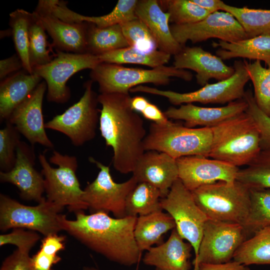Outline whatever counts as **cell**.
Listing matches in <instances>:
<instances>
[{"instance_id":"4fadbf2b","label":"cell","mask_w":270,"mask_h":270,"mask_svg":"<svg viewBox=\"0 0 270 270\" xmlns=\"http://www.w3.org/2000/svg\"><path fill=\"white\" fill-rule=\"evenodd\" d=\"M101 62L98 56L57 50L54 58L46 64L34 67L32 73L46 82L48 102L64 104L71 96L70 88L66 85L68 79L80 70L94 69Z\"/></svg>"},{"instance_id":"30bf717a","label":"cell","mask_w":270,"mask_h":270,"mask_svg":"<svg viewBox=\"0 0 270 270\" xmlns=\"http://www.w3.org/2000/svg\"><path fill=\"white\" fill-rule=\"evenodd\" d=\"M61 207L46 200L34 206L23 204L3 194H0V230L22 228L38 232L44 236L58 234L62 229L58 216Z\"/></svg>"},{"instance_id":"5b68a950","label":"cell","mask_w":270,"mask_h":270,"mask_svg":"<svg viewBox=\"0 0 270 270\" xmlns=\"http://www.w3.org/2000/svg\"><path fill=\"white\" fill-rule=\"evenodd\" d=\"M90 75L91 80L98 83L100 94H129L130 89L144 84L165 86L172 77L186 82L193 77L190 71L173 66L144 69L106 62L98 64L90 70Z\"/></svg>"},{"instance_id":"60d3db41","label":"cell","mask_w":270,"mask_h":270,"mask_svg":"<svg viewBox=\"0 0 270 270\" xmlns=\"http://www.w3.org/2000/svg\"><path fill=\"white\" fill-rule=\"evenodd\" d=\"M20 134L16 127L6 121L0 130V168L2 172H8L14 166L16 149L20 142Z\"/></svg>"},{"instance_id":"44dd1931","label":"cell","mask_w":270,"mask_h":270,"mask_svg":"<svg viewBox=\"0 0 270 270\" xmlns=\"http://www.w3.org/2000/svg\"><path fill=\"white\" fill-rule=\"evenodd\" d=\"M248 104L243 98L221 107H202L192 103L178 108L170 106L164 113L168 118L184 121V126L212 128L246 112Z\"/></svg>"},{"instance_id":"603a6c76","label":"cell","mask_w":270,"mask_h":270,"mask_svg":"<svg viewBox=\"0 0 270 270\" xmlns=\"http://www.w3.org/2000/svg\"><path fill=\"white\" fill-rule=\"evenodd\" d=\"M192 249V245L185 242L174 228L166 242L146 251L142 262L160 270H190Z\"/></svg>"},{"instance_id":"484cf974","label":"cell","mask_w":270,"mask_h":270,"mask_svg":"<svg viewBox=\"0 0 270 270\" xmlns=\"http://www.w3.org/2000/svg\"><path fill=\"white\" fill-rule=\"evenodd\" d=\"M42 80L36 74L24 70L0 81V122L8 120L14 110L32 92Z\"/></svg>"},{"instance_id":"83f0119b","label":"cell","mask_w":270,"mask_h":270,"mask_svg":"<svg viewBox=\"0 0 270 270\" xmlns=\"http://www.w3.org/2000/svg\"><path fill=\"white\" fill-rule=\"evenodd\" d=\"M212 45L220 48L216 53L222 60L242 58L262 60L268 66L270 64V36H259L232 42L219 40Z\"/></svg>"},{"instance_id":"836d02e7","label":"cell","mask_w":270,"mask_h":270,"mask_svg":"<svg viewBox=\"0 0 270 270\" xmlns=\"http://www.w3.org/2000/svg\"><path fill=\"white\" fill-rule=\"evenodd\" d=\"M250 206L242 226L248 236L270 226V188H250Z\"/></svg>"},{"instance_id":"ffe728a7","label":"cell","mask_w":270,"mask_h":270,"mask_svg":"<svg viewBox=\"0 0 270 270\" xmlns=\"http://www.w3.org/2000/svg\"><path fill=\"white\" fill-rule=\"evenodd\" d=\"M173 66L195 72L196 82L202 86L210 79L221 81L228 78L235 71L233 66H227L220 57L200 46H184L174 56Z\"/></svg>"},{"instance_id":"d6a6232c","label":"cell","mask_w":270,"mask_h":270,"mask_svg":"<svg viewBox=\"0 0 270 270\" xmlns=\"http://www.w3.org/2000/svg\"><path fill=\"white\" fill-rule=\"evenodd\" d=\"M102 62L122 64H137L152 68L165 66L169 62L171 56L157 50L149 53L139 52L134 48L128 46L98 56Z\"/></svg>"},{"instance_id":"f1b7e54d","label":"cell","mask_w":270,"mask_h":270,"mask_svg":"<svg viewBox=\"0 0 270 270\" xmlns=\"http://www.w3.org/2000/svg\"><path fill=\"white\" fill-rule=\"evenodd\" d=\"M87 23L86 52L96 56L130 46L120 24L100 28Z\"/></svg>"},{"instance_id":"3957f363","label":"cell","mask_w":270,"mask_h":270,"mask_svg":"<svg viewBox=\"0 0 270 270\" xmlns=\"http://www.w3.org/2000/svg\"><path fill=\"white\" fill-rule=\"evenodd\" d=\"M211 128L208 158L238 168L248 165L261 150L258 130L246 112Z\"/></svg>"},{"instance_id":"c3c4849f","label":"cell","mask_w":270,"mask_h":270,"mask_svg":"<svg viewBox=\"0 0 270 270\" xmlns=\"http://www.w3.org/2000/svg\"><path fill=\"white\" fill-rule=\"evenodd\" d=\"M197 270H250L246 266L232 260L220 264H200Z\"/></svg>"},{"instance_id":"bcb514c9","label":"cell","mask_w":270,"mask_h":270,"mask_svg":"<svg viewBox=\"0 0 270 270\" xmlns=\"http://www.w3.org/2000/svg\"><path fill=\"white\" fill-rule=\"evenodd\" d=\"M23 68L22 62L18 55L14 54L11 56L2 59L0 61V80L5 79L14 72L20 71Z\"/></svg>"},{"instance_id":"681fc988","label":"cell","mask_w":270,"mask_h":270,"mask_svg":"<svg viewBox=\"0 0 270 270\" xmlns=\"http://www.w3.org/2000/svg\"><path fill=\"white\" fill-rule=\"evenodd\" d=\"M194 3L208 12L210 14L221 10L222 1L220 0H191Z\"/></svg>"},{"instance_id":"cb8c5ba5","label":"cell","mask_w":270,"mask_h":270,"mask_svg":"<svg viewBox=\"0 0 270 270\" xmlns=\"http://www.w3.org/2000/svg\"><path fill=\"white\" fill-rule=\"evenodd\" d=\"M136 14L148 28L158 50L170 56L178 54L184 46L173 36L169 25L170 15L162 10L158 0H138Z\"/></svg>"},{"instance_id":"f546056e","label":"cell","mask_w":270,"mask_h":270,"mask_svg":"<svg viewBox=\"0 0 270 270\" xmlns=\"http://www.w3.org/2000/svg\"><path fill=\"white\" fill-rule=\"evenodd\" d=\"M233 260L246 266L270 264V226L246 240L236 252Z\"/></svg>"},{"instance_id":"4dcf8cb0","label":"cell","mask_w":270,"mask_h":270,"mask_svg":"<svg viewBox=\"0 0 270 270\" xmlns=\"http://www.w3.org/2000/svg\"><path fill=\"white\" fill-rule=\"evenodd\" d=\"M160 190L146 182H138L128 194L126 203V216H140L162 210Z\"/></svg>"},{"instance_id":"f5cc1de1","label":"cell","mask_w":270,"mask_h":270,"mask_svg":"<svg viewBox=\"0 0 270 270\" xmlns=\"http://www.w3.org/2000/svg\"><path fill=\"white\" fill-rule=\"evenodd\" d=\"M155 270H158V268H156Z\"/></svg>"},{"instance_id":"1f68e13d","label":"cell","mask_w":270,"mask_h":270,"mask_svg":"<svg viewBox=\"0 0 270 270\" xmlns=\"http://www.w3.org/2000/svg\"><path fill=\"white\" fill-rule=\"evenodd\" d=\"M221 10L230 13L236 19L248 38L262 35L270 36V10L238 8L222 2Z\"/></svg>"},{"instance_id":"e575fe53","label":"cell","mask_w":270,"mask_h":270,"mask_svg":"<svg viewBox=\"0 0 270 270\" xmlns=\"http://www.w3.org/2000/svg\"><path fill=\"white\" fill-rule=\"evenodd\" d=\"M32 13L17 9L10 14V26L16 54L20 58L24 70L32 74L28 56L29 27Z\"/></svg>"},{"instance_id":"e0dca14e","label":"cell","mask_w":270,"mask_h":270,"mask_svg":"<svg viewBox=\"0 0 270 270\" xmlns=\"http://www.w3.org/2000/svg\"><path fill=\"white\" fill-rule=\"evenodd\" d=\"M46 89V82H42L14 110L7 121L13 124L32 146L38 144L53 148L54 144L46 132L42 113L43 99Z\"/></svg>"},{"instance_id":"ac0fdd59","label":"cell","mask_w":270,"mask_h":270,"mask_svg":"<svg viewBox=\"0 0 270 270\" xmlns=\"http://www.w3.org/2000/svg\"><path fill=\"white\" fill-rule=\"evenodd\" d=\"M16 162L10 171H0V181L15 186L20 197L25 200L40 202L44 198V178L35 168L36 156L33 147L20 141L16 149Z\"/></svg>"},{"instance_id":"b9f144b4","label":"cell","mask_w":270,"mask_h":270,"mask_svg":"<svg viewBox=\"0 0 270 270\" xmlns=\"http://www.w3.org/2000/svg\"><path fill=\"white\" fill-rule=\"evenodd\" d=\"M244 98L248 104L246 112L252 117L258 130L261 150L270 148V117L258 108L250 90L245 92Z\"/></svg>"},{"instance_id":"7a4b0ae2","label":"cell","mask_w":270,"mask_h":270,"mask_svg":"<svg viewBox=\"0 0 270 270\" xmlns=\"http://www.w3.org/2000/svg\"><path fill=\"white\" fill-rule=\"evenodd\" d=\"M129 94H100L99 129L107 147L112 149L114 168L122 174L132 172L145 150L147 134L142 118L131 108Z\"/></svg>"},{"instance_id":"7402d4cb","label":"cell","mask_w":270,"mask_h":270,"mask_svg":"<svg viewBox=\"0 0 270 270\" xmlns=\"http://www.w3.org/2000/svg\"><path fill=\"white\" fill-rule=\"evenodd\" d=\"M132 173L138 182H146L158 189L162 198L178 178L176 160L156 150L145 151Z\"/></svg>"},{"instance_id":"6da1fadb","label":"cell","mask_w":270,"mask_h":270,"mask_svg":"<svg viewBox=\"0 0 270 270\" xmlns=\"http://www.w3.org/2000/svg\"><path fill=\"white\" fill-rule=\"evenodd\" d=\"M74 214V220L59 214L62 230L111 262L128 266L139 262L142 252L134 236L138 217L116 218L102 212L88 214L84 210Z\"/></svg>"},{"instance_id":"ba28073f","label":"cell","mask_w":270,"mask_h":270,"mask_svg":"<svg viewBox=\"0 0 270 270\" xmlns=\"http://www.w3.org/2000/svg\"><path fill=\"white\" fill-rule=\"evenodd\" d=\"M233 67L234 73L230 78L212 84H207L200 88L192 92L180 93L142 85L132 88L130 92H144L164 96L175 106L193 102L228 104L244 98L245 86L250 80L244 61L235 60Z\"/></svg>"},{"instance_id":"f907efd6","label":"cell","mask_w":270,"mask_h":270,"mask_svg":"<svg viewBox=\"0 0 270 270\" xmlns=\"http://www.w3.org/2000/svg\"><path fill=\"white\" fill-rule=\"evenodd\" d=\"M150 102L144 96H137L131 98L130 105L132 108L136 112H142Z\"/></svg>"},{"instance_id":"52a82bcc","label":"cell","mask_w":270,"mask_h":270,"mask_svg":"<svg viewBox=\"0 0 270 270\" xmlns=\"http://www.w3.org/2000/svg\"><path fill=\"white\" fill-rule=\"evenodd\" d=\"M209 219L242 225L250 206V188L238 182H218L191 192Z\"/></svg>"},{"instance_id":"d4e9b609","label":"cell","mask_w":270,"mask_h":270,"mask_svg":"<svg viewBox=\"0 0 270 270\" xmlns=\"http://www.w3.org/2000/svg\"><path fill=\"white\" fill-rule=\"evenodd\" d=\"M138 0H119L116 4L108 14L98 16H89L78 14L66 6V2L50 0L48 7L56 17L66 22L94 24L100 28H104L116 24H121L136 19V8Z\"/></svg>"},{"instance_id":"277c9868","label":"cell","mask_w":270,"mask_h":270,"mask_svg":"<svg viewBox=\"0 0 270 270\" xmlns=\"http://www.w3.org/2000/svg\"><path fill=\"white\" fill-rule=\"evenodd\" d=\"M38 158L46 200L64 208L66 206L70 212L88 209L82 198L84 191L76 175L77 158L54 150L49 162L44 152L40 154Z\"/></svg>"},{"instance_id":"7bdbcfd3","label":"cell","mask_w":270,"mask_h":270,"mask_svg":"<svg viewBox=\"0 0 270 270\" xmlns=\"http://www.w3.org/2000/svg\"><path fill=\"white\" fill-rule=\"evenodd\" d=\"M40 238V236L36 232L16 228L10 233L0 235V246L12 244L22 251L30 253Z\"/></svg>"},{"instance_id":"816d5d0a","label":"cell","mask_w":270,"mask_h":270,"mask_svg":"<svg viewBox=\"0 0 270 270\" xmlns=\"http://www.w3.org/2000/svg\"><path fill=\"white\" fill-rule=\"evenodd\" d=\"M81 270H98L97 268L94 266H86L82 268Z\"/></svg>"},{"instance_id":"8992f818","label":"cell","mask_w":270,"mask_h":270,"mask_svg":"<svg viewBox=\"0 0 270 270\" xmlns=\"http://www.w3.org/2000/svg\"><path fill=\"white\" fill-rule=\"evenodd\" d=\"M212 139L210 128H188L172 121L167 124L152 122L144 148L145 151L163 152L176 160L196 156L208 158Z\"/></svg>"},{"instance_id":"74e56055","label":"cell","mask_w":270,"mask_h":270,"mask_svg":"<svg viewBox=\"0 0 270 270\" xmlns=\"http://www.w3.org/2000/svg\"><path fill=\"white\" fill-rule=\"evenodd\" d=\"M163 10L170 15V22L182 25L194 23L205 18L210 13L191 0H158Z\"/></svg>"},{"instance_id":"d6986e66","label":"cell","mask_w":270,"mask_h":270,"mask_svg":"<svg viewBox=\"0 0 270 270\" xmlns=\"http://www.w3.org/2000/svg\"><path fill=\"white\" fill-rule=\"evenodd\" d=\"M33 12L51 37L52 46L64 52L86 53V22L63 21L54 15L40 0Z\"/></svg>"},{"instance_id":"2e32d148","label":"cell","mask_w":270,"mask_h":270,"mask_svg":"<svg viewBox=\"0 0 270 270\" xmlns=\"http://www.w3.org/2000/svg\"><path fill=\"white\" fill-rule=\"evenodd\" d=\"M178 178L192 192L218 182L236 180L239 168L224 162L203 156H188L176 160Z\"/></svg>"},{"instance_id":"f6af8a7d","label":"cell","mask_w":270,"mask_h":270,"mask_svg":"<svg viewBox=\"0 0 270 270\" xmlns=\"http://www.w3.org/2000/svg\"><path fill=\"white\" fill-rule=\"evenodd\" d=\"M31 258L35 270H54L53 266L62 260L58 253L40 248Z\"/></svg>"},{"instance_id":"9c48e42d","label":"cell","mask_w":270,"mask_h":270,"mask_svg":"<svg viewBox=\"0 0 270 270\" xmlns=\"http://www.w3.org/2000/svg\"><path fill=\"white\" fill-rule=\"evenodd\" d=\"M92 84L91 80L86 82L80 100L45 123L46 128L63 134L76 147L94 139L99 124L98 95L92 89Z\"/></svg>"},{"instance_id":"ee69618b","label":"cell","mask_w":270,"mask_h":270,"mask_svg":"<svg viewBox=\"0 0 270 270\" xmlns=\"http://www.w3.org/2000/svg\"><path fill=\"white\" fill-rule=\"evenodd\" d=\"M0 270H35L29 253L18 248L2 261Z\"/></svg>"},{"instance_id":"4316f807","label":"cell","mask_w":270,"mask_h":270,"mask_svg":"<svg viewBox=\"0 0 270 270\" xmlns=\"http://www.w3.org/2000/svg\"><path fill=\"white\" fill-rule=\"evenodd\" d=\"M176 228L172 218L163 210L138 216L134 230L137 246L142 252L162 243L164 235Z\"/></svg>"},{"instance_id":"8d00e7d4","label":"cell","mask_w":270,"mask_h":270,"mask_svg":"<svg viewBox=\"0 0 270 270\" xmlns=\"http://www.w3.org/2000/svg\"><path fill=\"white\" fill-rule=\"evenodd\" d=\"M254 88V99L258 108L270 117V64L262 66L260 60H244Z\"/></svg>"},{"instance_id":"ab89813d","label":"cell","mask_w":270,"mask_h":270,"mask_svg":"<svg viewBox=\"0 0 270 270\" xmlns=\"http://www.w3.org/2000/svg\"><path fill=\"white\" fill-rule=\"evenodd\" d=\"M120 26L130 46L144 53L158 50L157 44L148 28L138 18L122 24Z\"/></svg>"},{"instance_id":"f35d334b","label":"cell","mask_w":270,"mask_h":270,"mask_svg":"<svg viewBox=\"0 0 270 270\" xmlns=\"http://www.w3.org/2000/svg\"><path fill=\"white\" fill-rule=\"evenodd\" d=\"M32 13L29 27L28 56L32 68L46 64L53 58L50 54L51 49L46 31L34 14Z\"/></svg>"},{"instance_id":"7c38bea8","label":"cell","mask_w":270,"mask_h":270,"mask_svg":"<svg viewBox=\"0 0 270 270\" xmlns=\"http://www.w3.org/2000/svg\"><path fill=\"white\" fill-rule=\"evenodd\" d=\"M160 206L172 218L178 232L192 245L196 256L208 218L196 204L192 192L178 178L161 198Z\"/></svg>"},{"instance_id":"5bb4252c","label":"cell","mask_w":270,"mask_h":270,"mask_svg":"<svg viewBox=\"0 0 270 270\" xmlns=\"http://www.w3.org/2000/svg\"><path fill=\"white\" fill-rule=\"evenodd\" d=\"M248 236L242 224L208 218L204 228L198 254L192 262L194 270H197L202 263L220 264L230 262Z\"/></svg>"},{"instance_id":"9a60e30c","label":"cell","mask_w":270,"mask_h":270,"mask_svg":"<svg viewBox=\"0 0 270 270\" xmlns=\"http://www.w3.org/2000/svg\"><path fill=\"white\" fill-rule=\"evenodd\" d=\"M170 29L175 40L182 46L188 40L197 43L214 38L232 42L248 38L239 22L226 12L211 13L204 20L192 24H172Z\"/></svg>"},{"instance_id":"8fae6325","label":"cell","mask_w":270,"mask_h":270,"mask_svg":"<svg viewBox=\"0 0 270 270\" xmlns=\"http://www.w3.org/2000/svg\"><path fill=\"white\" fill-rule=\"evenodd\" d=\"M90 162L94 164L100 169L94 181L88 183L83 190V201L90 214L111 212L116 218L126 216V198L138 182L132 176L128 180L121 183L115 182L110 174V167L92 157Z\"/></svg>"},{"instance_id":"7dc6e473","label":"cell","mask_w":270,"mask_h":270,"mask_svg":"<svg viewBox=\"0 0 270 270\" xmlns=\"http://www.w3.org/2000/svg\"><path fill=\"white\" fill-rule=\"evenodd\" d=\"M141 114L145 118L155 124H167L171 122L166 116L164 112H162L156 104L150 102Z\"/></svg>"},{"instance_id":"d590c367","label":"cell","mask_w":270,"mask_h":270,"mask_svg":"<svg viewBox=\"0 0 270 270\" xmlns=\"http://www.w3.org/2000/svg\"><path fill=\"white\" fill-rule=\"evenodd\" d=\"M236 180L250 188H270V148L262 150L242 169H239Z\"/></svg>"}]
</instances>
